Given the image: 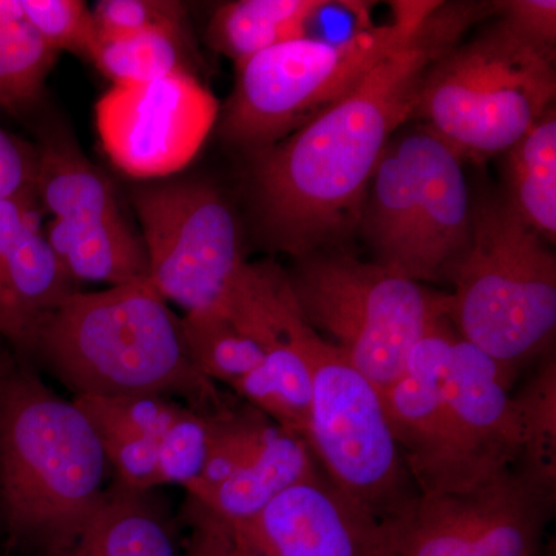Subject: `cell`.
Instances as JSON below:
<instances>
[{
    "label": "cell",
    "mask_w": 556,
    "mask_h": 556,
    "mask_svg": "<svg viewBox=\"0 0 556 556\" xmlns=\"http://www.w3.org/2000/svg\"><path fill=\"white\" fill-rule=\"evenodd\" d=\"M495 2H441L350 93L277 144L254 153L251 186L270 247L295 260L339 247L357 230L372 174L415 112L427 70Z\"/></svg>",
    "instance_id": "6da1fadb"
},
{
    "label": "cell",
    "mask_w": 556,
    "mask_h": 556,
    "mask_svg": "<svg viewBox=\"0 0 556 556\" xmlns=\"http://www.w3.org/2000/svg\"><path fill=\"white\" fill-rule=\"evenodd\" d=\"M112 477L100 434L38 369L0 361V530L11 547L53 556L101 504Z\"/></svg>",
    "instance_id": "7a4b0ae2"
},
{
    "label": "cell",
    "mask_w": 556,
    "mask_h": 556,
    "mask_svg": "<svg viewBox=\"0 0 556 556\" xmlns=\"http://www.w3.org/2000/svg\"><path fill=\"white\" fill-rule=\"evenodd\" d=\"M25 364L46 369L73 397L156 394L206 413L237 402L197 369L181 317L149 280L70 295Z\"/></svg>",
    "instance_id": "3957f363"
},
{
    "label": "cell",
    "mask_w": 556,
    "mask_h": 556,
    "mask_svg": "<svg viewBox=\"0 0 556 556\" xmlns=\"http://www.w3.org/2000/svg\"><path fill=\"white\" fill-rule=\"evenodd\" d=\"M470 240L450 269L448 318L504 367L546 351L556 328V257L504 195L475 201Z\"/></svg>",
    "instance_id": "277c9868"
},
{
    "label": "cell",
    "mask_w": 556,
    "mask_h": 556,
    "mask_svg": "<svg viewBox=\"0 0 556 556\" xmlns=\"http://www.w3.org/2000/svg\"><path fill=\"white\" fill-rule=\"evenodd\" d=\"M556 50L503 20L427 70L412 118L464 161L506 153L555 108Z\"/></svg>",
    "instance_id": "5b68a950"
},
{
    "label": "cell",
    "mask_w": 556,
    "mask_h": 556,
    "mask_svg": "<svg viewBox=\"0 0 556 556\" xmlns=\"http://www.w3.org/2000/svg\"><path fill=\"white\" fill-rule=\"evenodd\" d=\"M441 0L391 2L390 21L342 40H289L236 64L222 118L229 144L249 155L277 144L342 100L379 62L401 49Z\"/></svg>",
    "instance_id": "8992f818"
},
{
    "label": "cell",
    "mask_w": 556,
    "mask_h": 556,
    "mask_svg": "<svg viewBox=\"0 0 556 556\" xmlns=\"http://www.w3.org/2000/svg\"><path fill=\"white\" fill-rule=\"evenodd\" d=\"M287 334L308 368L306 444L325 477L383 533L405 518L420 493L388 424L382 394L306 324L295 303Z\"/></svg>",
    "instance_id": "52a82bcc"
},
{
    "label": "cell",
    "mask_w": 556,
    "mask_h": 556,
    "mask_svg": "<svg viewBox=\"0 0 556 556\" xmlns=\"http://www.w3.org/2000/svg\"><path fill=\"white\" fill-rule=\"evenodd\" d=\"M287 274L306 324L380 393L404 375L428 329L448 316V294L336 249L295 260Z\"/></svg>",
    "instance_id": "ba28073f"
},
{
    "label": "cell",
    "mask_w": 556,
    "mask_h": 556,
    "mask_svg": "<svg viewBox=\"0 0 556 556\" xmlns=\"http://www.w3.org/2000/svg\"><path fill=\"white\" fill-rule=\"evenodd\" d=\"M134 207L161 298L185 314L218 306L247 265L228 201L203 182H170L137 190Z\"/></svg>",
    "instance_id": "9c48e42d"
},
{
    "label": "cell",
    "mask_w": 556,
    "mask_h": 556,
    "mask_svg": "<svg viewBox=\"0 0 556 556\" xmlns=\"http://www.w3.org/2000/svg\"><path fill=\"white\" fill-rule=\"evenodd\" d=\"M556 493L518 467L438 495H420L380 535V556H543Z\"/></svg>",
    "instance_id": "30bf717a"
},
{
    "label": "cell",
    "mask_w": 556,
    "mask_h": 556,
    "mask_svg": "<svg viewBox=\"0 0 556 556\" xmlns=\"http://www.w3.org/2000/svg\"><path fill=\"white\" fill-rule=\"evenodd\" d=\"M219 105L193 73L123 84L94 108L102 148L134 178H163L185 169L217 123Z\"/></svg>",
    "instance_id": "8fae6325"
},
{
    "label": "cell",
    "mask_w": 556,
    "mask_h": 556,
    "mask_svg": "<svg viewBox=\"0 0 556 556\" xmlns=\"http://www.w3.org/2000/svg\"><path fill=\"white\" fill-rule=\"evenodd\" d=\"M439 318L409 353L404 375L382 391L388 424L420 495L475 485L459 455L442 396V362L452 338Z\"/></svg>",
    "instance_id": "7c38bea8"
},
{
    "label": "cell",
    "mask_w": 556,
    "mask_h": 556,
    "mask_svg": "<svg viewBox=\"0 0 556 556\" xmlns=\"http://www.w3.org/2000/svg\"><path fill=\"white\" fill-rule=\"evenodd\" d=\"M515 375L453 329L442 362V396L456 447L477 484L517 467L521 455Z\"/></svg>",
    "instance_id": "4fadbf2b"
},
{
    "label": "cell",
    "mask_w": 556,
    "mask_h": 556,
    "mask_svg": "<svg viewBox=\"0 0 556 556\" xmlns=\"http://www.w3.org/2000/svg\"><path fill=\"white\" fill-rule=\"evenodd\" d=\"M241 533L262 556H380L378 525L320 471L270 501Z\"/></svg>",
    "instance_id": "5bb4252c"
},
{
    "label": "cell",
    "mask_w": 556,
    "mask_h": 556,
    "mask_svg": "<svg viewBox=\"0 0 556 556\" xmlns=\"http://www.w3.org/2000/svg\"><path fill=\"white\" fill-rule=\"evenodd\" d=\"M407 137L417 175L415 280H447L466 251L473 219L464 160L426 127Z\"/></svg>",
    "instance_id": "9a60e30c"
},
{
    "label": "cell",
    "mask_w": 556,
    "mask_h": 556,
    "mask_svg": "<svg viewBox=\"0 0 556 556\" xmlns=\"http://www.w3.org/2000/svg\"><path fill=\"white\" fill-rule=\"evenodd\" d=\"M76 291L39 225L25 230L0 277V339L11 353L27 361L39 329Z\"/></svg>",
    "instance_id": "2e32d148"
},
{
    "label": "cell",
    "mask_w": 556,
    "mask_h": 556,
    "mask_svg": "<svg viewBox=\"0 0 556 556\" xmlns=\"http://www.w3.org/2000/svg\"><path fill=\"white\" fill-rule=\"evenodd\" d=\"M53 556H181L177 521L159 489L112 481L89 521Z\"/></svg>",
    "instance_id": "e0dca14e"
},
{
    "label": "cell",
    "mask_w": 556,
    "mask_h": 556,
    "mask_svg": "<svg viewBox=\"0 0 556 556\" xmlns=\"http://www.w3.org/2000/svg\"><path fill=\"white\" fill-rule=\"evenodd\" d=\"M417 175L407 135L391 141L365 195L357 229L376 263L415 280ZM416 281V280H415Z\"/></svg>",
    "instance_id": "ac0fdd59"
},
{
    "label": "cell",
    "mask_w": 556,
    "mask_h": 556,
    "mask_svg": "<svg viewBox=\"0 0 556 556\" xmlns=\"http://www.w3.org/2000/svg\"><path fill=\"white\" fill-rule=\"evenodd\" d=\"M318 467L305 439L274 427L254 456L232 477L200 500H188L200 510L229 527H241L258 517L270 501L289 486L317 473Z\"/></svg>",
    "instance_id": "d6986e66"
},
{
    "label": "cell",
    "mask_w": 556,
    "mask_h": 556,
    "mask_svg": "<svg viewBox=\"0 0 556 556\" xmlns=\"http://www.w3.org/2000/svg\"><path fill=\"white\" fill-rule=\"evenodd\" d=\"M46 239L76 285L102 283L112 288L148 280L144 244L123 215L93 223L54 218Z\"/></svg>",
    "instance_id": "ffe728a7"
},
{
    "label": "cell",
    "mask_w": 556,
    "mask_h": 556,
    "mask_svg": "<svg viewBox=\"0 0 556 556\" xmlns=\"http://www.w3.org/2000/svg\"><path fill=\"white\" fill-rule=\"evenodd\" d=\"M332 0H236L218 7L207 42L236 64L289 40L306 38L311 22L338 5Z\"/></svg>",
    "instance_id": "44dd1931"
},
{
    "label": "cell",
    "mask_w": 556,
    "mask_h": 556,
    "mask_svg": "<svg viewBox=\"0 0 556 556\" xmlns=\"http://www.w3.org/2000/svg\"><path fill=\"white\" fill-rule=\"evenodd\" d=\"M508 206L548 244L556 240V110L506 152Z\"/></svg>",
    "instance_id": "7402d4cb"
},
{
    "label": "cell",
    "mask_w": 556,
    "mask_h": 556,
    "mask_svg": "<svg viewBox=\"0 0 556 556\" xmlns=\"http://www.w3.org/2000/svg\"><path fill=\"white\" fill-rule=\"evenodd\" d=\"M228 388L233 396L258 409L278 427L306 438L311 405L308 368L288 338L287 321L283 339L266 348L262 364Z\"/></svg>",
    "instance_id": "603a6c76"
},
{
    "label": "cell",
    "mask_w": 556,
    "mask_h": 556,
    "mask_svg": "<svg viewBox=\"0 0 556 556\" xmlns=\"http://www.w3.org/2000/svg\"><path fill=\"white\" fill-rule=\"evenodd\" d=\"M33 181L43 206L56 219L93 223L121 215L108 179L75 150L50 146L40 156Z\"/></svg>",
    "instance_id": "cb8c5ba5"
},
{
    "label": "cell",
    "mask_w": 556,
    "mask_h": 556,
    "mask_svg": "<svg viewBox=\"0 0 556 556\" xmlns=\"http://www.w3.org/2000/svg\"><path fill=\"white\" fill-rule=\"evenodd\" d=\"M113 86L141 84L190 72L189 38L185 25L156 27L112 40H97L89 53Z\"/></svg>",
    "instance_id": "d4e9b609"
},
{
    "label": "cell",
    "mask_w": 556,
    "mask_h": 556,
    "mask_svg": "<svg viewBox=\"0 0 556 556\" xmlns=\"http://www.w3.org/2000/svg\"><path fill=\"white\" fill-rule=\"evenodd\" d=\"M521 455L517 467L527 478L556 493V362L546 356L525 387L514 394Z\"/></svg>",
    "instance_id": "484cf974"
},
{
    "label": "cell",
    "mask_w": 556,
    "mask_h": 556,
    "mask_svg": "<svg viewBox=\"0 0 556 556\" xmlns=\"http://www.w3.org/2000/svg\"><path fill=\"white\" fill-rule=\"evenodd\" d=\"M181 327L193 364L212 382L229 387L257 368L265 357L263 348L217 308L185 314Z\"/></svg>",
    "instance_id": "4316f807"
},
{
    "label": "cell",
    "mask_w": 556,
    "mask_h": 556,
    "mask_svg": "<svg viewBox=\"0 0 556 556\" xmlns=\"http://www.w3.org/2000/svg\"><path fill=\"white\" fill-rule=\"evenodd\" d=\"M56 56L24 20L0 24V105L35 100Z\"/></svg>",
    "instance_id": "83f0119b"
},
{
    "label": "cell",
    "mask_w": 556,
    "mask_h": 556,
    "mask_svg": "<svg viewBox=\"0 0 556 556\" xmlns=\"http://www.w3.org/2000/svg\"><path fill=\"white\" fill-rule=\"evenodd\" d=\"M217 413L188 407L160 439L156 475L159 489L164 485H178L189 493L200 481L211 452Z\"/></svg>",
    "instance_id": "f1b7e54d"
},
{
    "label": "cell",
    "mask_w": 556,
    "mask_h": 556,
    "mask_svg": "<svg viewBox=\"0 0 556 556\" xmlns=\"http://www.w3.org/2000/svg\"><path fill=\"white\" fill-rule=\"evenodd\" d=\"M98 430H115L159 442L189 405L156 394L73 397Z\"/></svg>",
    "instance_id": "f546056e"
},
{
    "label": "cell",
    "mask_w": 556,
    "mask_h": 556,
    "mask_svg": "<svg viewBox=\"0 0 556 556\" xmlns=\"http://www.w3.org/2000/svg\"><path fill=\"white\" fill-rule=\"evenodd\" d=\"M24 21L47 46L89 56L97 42L93 16L79 0H21Z\"/></svg>",
    "instance_id": "4dcf8cb0"
},
{
    "label": "cell",
    "mask_w": 556,
    "mask_h": 556,
    "mask_svg": "<svg viewBox=\"0 0 556 556\" xmlns=\"http://www.w3.org/2000/svg\"><path fill=\"white\" fill-rule=\"evenodd\" d=\"M97 40L127 38L156 27L185 25V7L167 0H102L93 11ZM97 43V42H94Z\"/></svg>",
    "instance_id": "1f68e13d"
},
{
    "label": "cell",
    "mask_w": 556,
    "mask_h": 556,
    "mask_svg": "<svg viewBox=\"0 0 556 556\" xmlns=\"http://www.w3.org/2000/svg\"><path fill=\"white\" fill-rule=\"evenodd\" d=\"M98 434L113 482L139 492L159 489V442L115 430H98Z\"/></svg>",
    "instance_id": "d6a6232c"
},
{
    "label": "cell",
    "mask_w": 556,
    "mask_h": 556,
    "mask_svg": "<svg viewBox=\"0 0 556 556\" xmlns=\"http://www.w3.org/2000/svg\"><path fill=\"white\" fill-rule=\"evenodd\" d=\"M495 14L525 38L556 50L555 0H501Z\"/></svg>",
    "instance_id": "836d02e7"
},
{
    "label": "cell",
    "mask_w": 556,
    "mask_h": 556,
    "mask_svg": "<svg viewBox=\"0 0 556 556\" xmlns=\"http://www.w3.org/2000/svg\"><path fill=\"white\" fill-rule=\"evenodd\" d=\"M30 189L0 201V277L5 269L11 252L25 230L39 225L38 217L33 211Z\"/></svg>",
    "instance_id": "e575fe53"
},
{
    "label": "cell",
    "mask_w": 556,
    "mask_h": 556,
    "mask_svg": "<svg viewBox=\"0 0 556 556\" xmlns=\"http://www.w3.org/2000/svg\"><path fill=\"white\" fill-rule=\"evenodd\" d=\"M35 167L20 144L0 130V201L11 199L30 188Z\"/></svg>",
    "instance_id": "d590c367"
},
{
    "label": "cell",
    "mask_w": 556,
    "mask_h": 556,
    "mask_svg": "<svg viewBox=\"0 0 556 556\" xmlns=\"http://www.w3.org/2000/svg\"><path fill=\"white\" fill-rule=\"evenodd\" d=\"M185 518L192 527L193 543L200 556H229L230 529L200 508L186 504Z\"/></svg>",
    "instance_id": "8d00e7d4"
},
{
    "label": "cell",
    "mask_w": 556,
    "mask_h": 556,
    "mask_svg": "<svg viewBox=\"0 0 556 556\" xmlns=\"http://www.w3.org/2000/svg\"><path fill=\"white\" fill-rule=\"evenodd\" d=\"M229 556H262V554L241 533L230 529Z\"/></svg>",
    "instance_id": "74e56055"
},
{
    "label": "cell",
    "mask_w": 556,
    "mask_h": 556,
    "mask_svg": "<svg viewBox=\"0 0 556 556\" xmlns=\"http://www.w3.org/2000/svg\"><path fill=\"white\" fill-rule=\"evenodd\" d=\"M24 20L21 0H0V24Z\"/></svg>",
    "instance_id": "f35d334b"
},
{
    "label": "cell",
    "mask_w": 556,
    "mask_h": 556,
    "mask_svg": "<svg viewBox=\"0 0 556 556\" xmlns=\"http://www.w3.org/2000/svg\"><path fill=\"white\" fill-rule=\"evenodd\" d=\"M181 556H200L199 547L193 543L192 538H189L188 546H186V551L182 552Z\"/></svg>",
    "instance_id": "ab89813d"
},
{
    "label": "cell",
    "mask_w": 556,
    "mask_h": 556,
    "mask_svg": "<svg viewBox=\"0 0 556 556\" xmlns=\"http://www.w3.org/2000/svg\"><path fill=\"white\" fill-rule=\"evenodd\" d=\"M3 353H5V351L0 350V361H2Z\"/></svg>",
    "instance_id": "60d3db41"
}]
</instances>
